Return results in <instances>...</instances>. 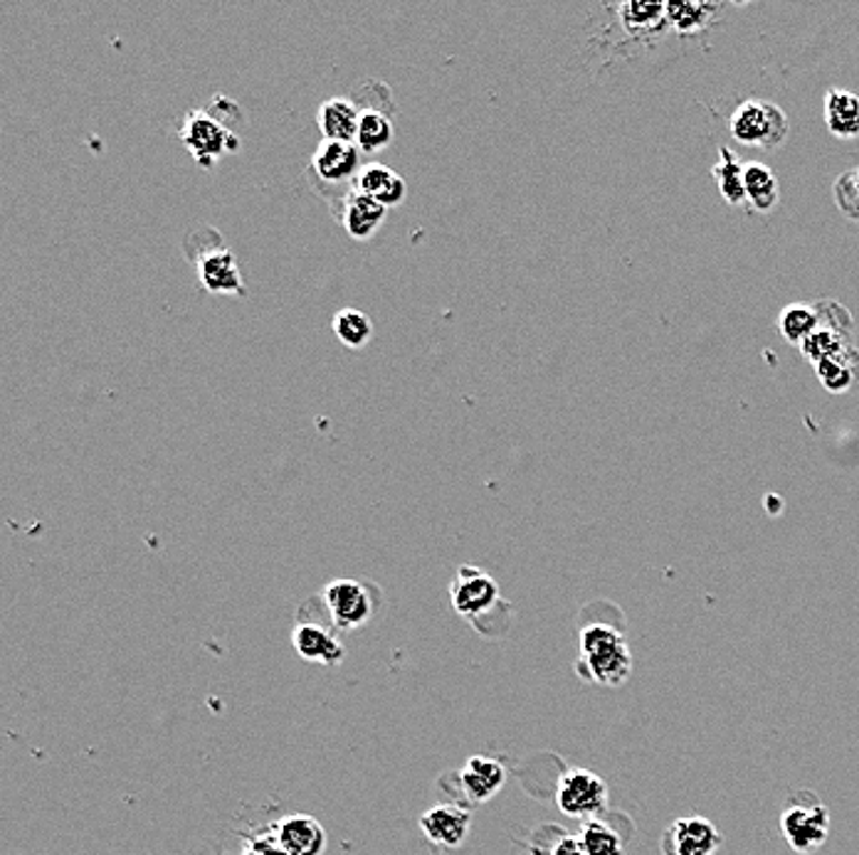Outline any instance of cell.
Wrapping results in <instances>:
<instances>
[{"mask_svg":"<svg viewBox=\"0 0 859 855\" xmlns=\"http://www.w3.org/2000/svg\"><path fill=\"white\" fill-rule=\"evenodd\" d=\"M578 676L602 685L620 688L632 676V651L620 628L606 622H596L580 628L578 636Z\"/></svg>","mask_w":859,"mask_h":855,"instance_id":"6da1fadb","label":"cell"},{"mask_svg":"<svg viewBox=\"0 0 859 855\" xmlns=\"http://www.w3.org/2000/svg\"><path fill=\"white\" fill-rule=\"evenodd\" d=\"M191 254L200 284L216 296H244L248 286L242 281V272L236 254L222 242L220 232L213 228H203L193 232L186 242Z\"/></svg>","mask_w":859,"mask_h":855,"instance_id":"7a4b0ae2","label":"cell"},{"mask_svg":"<svg viewBox=\"0 0 859 855\" xmlns=\"http://www.w3.org/2000/svg\"><path fill=\"white\" fill-rule=\"evenodd\" d=\"M363 168V153L356 143L323 141L317 145L309 163L311 183L329 202L331 215L339 218L341 202L349 190H353V180Z\"/></svg>","mask_w":859,"mask_h":855,"instance_id":"3957f363","label":"cell"},{"mask_svg":"<svg viewBox=\"0 0 859 855\" xmlns=\"http://www.w3.org/2000/svg\"><path fill=\"white\" fill-rule=\"evenodd\" d=\"M181 141L200 168H213L218 161L240 151V133L213 107L188 111L181 127Z\"/></svg>","mask_w":859,"mask_h":855,"instance_id":"277c9868","label":"cell"},{"mask_svg":"<svg viewBox=\"0 0 859 855\" xmlns=\"http://www.w3.org/2000/svg\"><path fill=\"white\" fill-rule=\"evenodd\" d=\"M780 836L798 855L818 853L830 838V812L810 789H798L786 798L780 814Z\"/></svg>","mask_w":859,"mask_h":855,"instance_id":"5b68a950","label":"cell"},{"mask_svg":"<svg viewBox=\"0 0 859 855\" xmlns=\"http://www.w3.org/2000/svg\"><path fill=\"white\" fill-rule=\"evenodd\" d=\"M731 137L753 149L773 151L788 139V117L773 101L749 99L731 114Z\"/></svg>","mask_w":859,"mask_h":855,"instance_id":"8992f818","label":"cell"},{"mask_svg":"<svg viewBox=\"0 0 859 855\" xmlns=\"http://www.w3.org/2000/svg\"><path fill=\"white\" fill-rule=\"evenodd\" d=\"M556 804L571 818H598L608 808V784L596 772L573 767L561 774L556 786Z\"/></svg>","mask_w":859,"mask_h":855,"instance_id":"52a82bcc","label":"cell"},{"mask_svg":"<svg viewBox=\"0 0 859 855\" xmlns=\"http://www.w3.org/2000/svg\"><path fill=\"white\" fill-rule=\"evenodd\" d=\"M321 600L327 604L333 626L341 628V632L361 628L363 624L371 622L373 616L371 592L366 590V584L356 580H331L327 587L321 590Z\"/></svg>","mask_w":859,"mask_h":855,"instance_id":"ba28073f","label":"cell"},{"mask_svg":"<svg viewBox=\"0 0 859 855\" xmlns=\"http://www.w3.org/2000/svg\"><path fill=\"white\" fill-rule=\"evenodd\" d=\"M501 602V590L495 577L485 570L462 565L450 584V604L452 610L465 618L485 616Z\"/></svg>","mask_w":859,"mask_h":855,"instance_id":"9c48e42d","label":"cell"},{"mask_svg":"<svg viewBox=\"0 0 859 855\" xmlns=\"http://www.w3.org/2000/svg\"><path fill=\"white\" fill-rule=\"evenodd\" d=\"M723 834L705 816H685L667 826L660 838L662 855H717Z\"/></svg>","mask_w":859,"mask_h":855,"instance_id":"30bf717a","label":"cell"},{"mask_svg":"<svg viewBox=\"0 0 859 855\" xmlns=\"http://www.w3.org/2000/svg\"><path fill=\"white\" fill-rule=\"evenodd\" d=\"M472 816L452 804H438L420 816V831L432 846L460 848L470 836Z\"/></svg>","mask_w":859,"mask_h":855,"instance_id":"8fae6325","label":"cell"},{"mask_svg":"<svg viewBox=\"0 0 859 855\" xmlns=\"http://www.w3.org/2000/svg\"><path fill=\"white\" fill-rule=\"evenodd\" d=\"M292 646L301 661L317 663V666L337 668L346 658V648L341 644V638L314 622H301L294 626Z\"/></svg>","mask_w":859,"mask_h":855,"instance_id":"7c38bea8","label":"cell"},{"mask_svg":"<svg viewBox=\"0 0 859 855\" xmlns=\"http://www.w3.org/2000/svg\"><path fill=\"white\" fill-rule=\"evenodd\" d=\"M386 218H388L386 205H381V202L373 200V198L359 193V190H349L341 202L337 220L341 222V228L346 230V234H349L351 240L368 242L378 230L383 228Z\"/></svg>","mask_w":859,"mask_h":855,"instance_id":"4fadbf2b","label":"cell"},{"mask_svg":"<svg viewBox=\"0 0 859 855\" xmlns=\"http://www.w3.org/2000/svg\"><path fill=\"white\" fill-rule=\"evenodd\" d=\"M274 838L287 855H323L327 853V828L314 816H284L274 828Z\"/></svg>","mask_w":859,"mask_h":855,"instance_id":"5bb4252c","label":"cell"},{"mask_svg":"<svg viewBox=\"0 0 859 855\" xmlns=\"http://www.w3.org/2000/svg\"><path fill=\"white\" fill-rule=\"evenodd\" d=\"M462 779V789L465 794L472 798L475 804H485L489 798H495L507 784V770L505 764L485 757V755H475L465 762V767L460 772Z\"/></svg>","mask_w":859,"mask_h":855,"instance_id":"9a60e30c","label":"cell"},{"mask_svg":"<svg viewBox=\"0 0 859 855\" xmlns=\"http://www.w3.org/2000/svg\"><path fill=\"white\" fill-rule=\"evenodd\" d=\"M359 119H361V111L353 104L351 97H331L327 101H321V107L317 111V127L321 131L323 141L356 143Z\"/></svg>","mask_w":859,"mask_h":855,"instance_id":"2e32d148","label":"cell"},{"mask_svg":"<svg viewBox=\"0 0 859 855\" xmlns=\"http://www.w3.org/2000/svg\"><path fill=\"white\" fill-rule=\"evenodd\" d=\"M353 190L378 200L386 208L400 205L408 195L406 178H400L393 168L383 163H363L359 175L353 180Z\"/></svg>","mask_w":859,"mask_h":855,"instance_id":"e0dca14e","label":"cell"},{"mask_svg":"<svg viewBox=\"0 0 859 855\" xmlns=\"http://www.w3.org/2000/svg\"><path fill=\"white\" fill-rule=\"evenodd\" d=\"M816 373L825 390L842 395V392L852 390L859 382V351L850 343H845L838 353L816 363Z\"/></svg>","mask_w":859,"mask_h":855,"instance_id":"ac0fdd59","label":"cell"},{"mask_svg":"<svg viewBox=\"0 0 859 855\" xmlns=\"http://www.w3.org/2000/svg\"><path fill=\"white\" fill-rule=\"evenodd\" d=\"M825 123L832 137L857 139L859 137V97L847 89H830L822 101Z\"/></svg>","mask_w":859,"mask_h":855,"instance_id":"d6986e66","label":"cell"},{"mask_svg":"<svg viewBox=\"0 0 859 855\" xmlns=\"http://www.w3.org/2000/svg\"><path fill=\"white\" fill-rule=\"evenodd\" d=\"M393 119H396L393 111L361 109L359 133H356V145H359V151L366 155H371V153L388 149L396 137Z\"/></svg>","mask_w":859,"mask_h":855,"instance_id":"ffe728a7","label":"cell"},{"mask_svg":"<svg viewBox=\"0 0 859 855\" xmlns=\"http://www.w3.org/2000/svg\"><path fill=\"white\" fill-rule=\"evenodd\" d=\"M743 190L746 202H751V208L758 212H771L778 205V178L763 163L743 165Z\"/></svg>","mask_w":859,"mask_h":855,"instance_id":"44dd1931","label":"cell"},{"mask_svg":"<svg viewBox=\"0 0 859 855\" xmlns=\"http://www.w3.org/2000/svg\"><path fill=\"white\" fill-rule=\"evenodd\" d=\"M331 329L337 341L346 348H351V351H361V348L373 341V321L368 313L359 309L337 311V316L331 321Z\"/></svg>","mask_w":859,"mask_h":855,"instance_id":"7402d4cb","label":"cell"},{"mask_svg":"<svg viewBox=\"0 0 859 855\" xmlns=\"http://www.w3.org/2000/svg\"><path fill=\"white\" fill-rule=\"evenodd\" d=\"M618 16L622 28L635 38L652 36V32L669 26L667 8L662 3H622L618 6Z\"/></svg>","mask_w":859,"mask_h":855,"instance_id":"603a6c76","label":"cell"},{"mask_svg":"<svg viewBox=\"0 0 859 855\" xmlns=\"http://www.w3.org/2000/svg\"><path fill=\"white\" fill-rule=\"evenodd\" d=\"M576 838L586 855H625L622 836L602 818L583 821Z\"/></svg>","mask_w":859,"mask_h":855,"instance_id":"cb8c5ba5","label":"cell"},{"mask_svg":"<svg viewBox=\"0 0 859 855\" xmlns=\"http://www.w3.org/2000/svg\"><path fill=\"white\" fill-rule=\"evenodd\" d=\"M820 329V313L808 303H790L778 316V331L793 345H802Z\"/></svg>","mask_w":859,"mask_h":855,"instance_id":"d4e9b609","label":"cell"},{"mask_svg":"<svg viewBox=\"0 0 859 855\" xmlns=\"http://www.w3.org/2000/svg\"><path fill=\"white\" fill-rule=\"evenodd\" d=\"M713 178H717V188L721 198L729 202V205H741L746 202V190H743V165L739 163V155H736L729 145H721L719 149V161L713 165Z\"/></svg>","mask_w":859,"mask_h":855,"instance_id":"484cf974","label":"cell"},{"mask_svg":"<svg viewBox=\"0 0 859 855\" xmlns=\"http://www.w3.org/2000/svg\"><path fill=\"white\" fill-rule=\"evenodd\" d=\"M667 8V22L672 26L677 32H699L707 26L709 13H713V6H701V3H665Z\"/></svg>","mask_w":859,"mask_h":855,"instance_id":"4316f807","label":"cell"},{"mask_svg":"<svg viewBox=\"0 0 859 855\" xmlns=\"http://www.w3.org/2000/svg\"><path fill=\"white\" fill-rule=\"evenodd\" d=\"M847 341L842 339V335L830 329V325H820V329L810 335V339L800 345L802 355H806L812 365L820 363V360L830 358L832 353H838L840 348L845 345Z\"/></svg>","mask_w":859,"mask_h":855,"instance_id":"83f0119b","label":"cell"},{"mask_svg":"<svg viewBox=\"0 0 859 855\" xmlns=\"http://www.w3.org/2000/svg\"><path fill=\"white\" fill-rule=\"evenodd\" d=\"M242 855H287V853L282 851L280 843H277L274 831H272V834H262V836L250 838L248 846L242 848Z\"/></svg>","mask_w":859,"mask_h":855,"instance_id":"f1b7e54d","label":"cell"},{"mask_svg":"<svg viewBox=\"0 0 859 855\" xmlns=\"http://www.w3.org/2000/svg\"><path fill=\"white\" fill-rule=\"evenodd\" d=\"M551 855H586V853H583V848H580V843L576 836H561L559 841L553 843Z\"/></svg>","mask_w":859,"mask_h":855,"instance_id":"f546056e","label":"cell"},{"mask_svg":"<svg viewBox=\"0 0 859 855\" xmlns=\"http://www.w3.org/2000/svg\"><path fill=\"white\" fill-rule=\"evenodd\" d=\"M852 175H855V188H857V193H859V168H857Z\"/></svg>","mask_w":859,"mask_h":855,"instance_id":"4dcf8cb0","label":"cell"}]
</instances>
